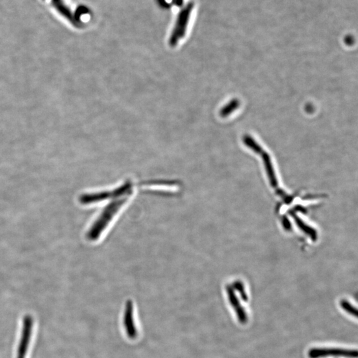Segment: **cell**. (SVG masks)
Instances as JSON below:
<instances>
[{
  "label": "cell",
  "instance_id": "7a4b0ae2",
  "mask_svg": "<svg viewBox=\"0 0 358 358\" xmlns=\"http://www.w3.org/2000/svg\"><path fill=\"white\" fill-rule=\"evenodd\" d=\"M194 8V2H190L178 12L169 38V45L171 47H175L179 41L185 38Z\"/></svg>",
  "mask_w": 358,
  "mask_h": 358
},
{
  "label": "cell",
  "instance_id": "5b68a950",
  "mask_svg": "<svg viewBox=\"0 0 358 358\" xmlns=\"http://www.w3.org/2000/svg\"><path fill=\"white\" fill-rule=\"evenodd\" d=\"M228 292L229 301H230L231 306H232L235 313L237 314V318L239 320V322L242 324H246L248 322V317L245 310L240 304L238 300H237L235 294H233V291L230 289H228Z\"/></svg>",
  "mask_w": 358,
  "mask_h": 358
},
{
  "label": "cell",
  "instance_id": "3957f363",
  "mask_svg": "<svg viewBox=\"0 0 358 358\" xmlns=\"http://www.w3.org/2000/svg\"><path fill=\"white\" fill-rule=\"evenodd\" d=\"M309 358H324L328 357H344L356 358L357 351L342 348H312L308 352Z\"/></svg>",
  "mask_w": 358,
  "mask_h": 358
},
{
  "label": "cell",
  "instance_id": "6da1fadb",
  "mask_svg": "<svg viewBox=\"0 0 358 358\" xmlns=\"http://www.w3.org/2000/svg\"><path fill=\"white\" fill-rule=\"evenodd\" d=\"M128 196H126L125 197L120 198V199L111 202L104 208L99 218L87 233V238L90 240H96L100 237L101 233L108 226V224L110 223L113 217L124 206V203H126L127 200Z\"/></svg>",
  "mask_w": 358,
  "mask_h": 358
},
{
  "label": "cell",
  "instance_id": "8992f818",
  "mask_svg": "<svg viewBox=\"0 0 358 358\" xmlns=\"http://www.w3.org/2000/svg\"><path fill=\"white\" fill-rule=\"evenodd\" d=\"M340 306H341L345 311L351 314V316L357 317V309H355L354 307H353L348 301H342L341 302H340Z\"/></svg>",
  "mask_w": 358,
  "mask_h": 358
},
{
  "label": "cell",
  "instance_id": "277c9868",
  "mask_svg": "<svg viewBox=\"0 0 358 358\" xmlns=\"http://www.w3.org/2000/svg\"><path fill=\"white\" fill-rule=\"evenodd\" d=\"M124 327L129 338L134 339L137 336V331L135 329L133 316V305L131 301H129L126 306V312L124 317Z\"/></svg>",
  "mask_w": 358,
  "mask_h": 358
}]
</instances>
